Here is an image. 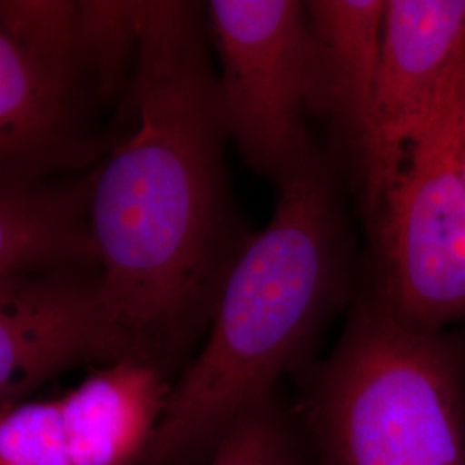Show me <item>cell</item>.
<instances>
[{"label": "cell", "instance_id": "cell-1", "mask_svg": "<svg viewBox=\"0 0 465 465\" xmlns=\"http://www.w3.org/2000/svg\"><path fill=\"white\" fill-rule=\"evenodd\" d=\"M209 45L205 4L140 2L134 128L97 164L90 190L100 297L123 359L169 380L211 326L252 236L228 182Z\"/></svg>", "mask_w": 465, "mask_h": 465}, {"label": "cell", "instance_id": "cell-2", "mask_svg": "<svg viewBox=\"0 0 465 465\" xmlns=\"http://www.w3.org/2000/svg\"><path fill=\"white\" fill-rule=\"evenodd\" d=\"M278 199L221 290L207 340L173 382L140 465H197L312 349L349 295L351 238L330 161L312 150L276 180Z\"/></svg>", "mask_w": 465, "mask_h": 465}, {"label": "cell", "instance_id": "cell-3", "mask_svg": "<svg viewBox=\"0 0 465 465\" xmlns=\"http://www.w3.org/2000/svg\"><path fill=\"white\" fill-rule=\"evenodd\" d=\"M307 414L330 465H465V350L367 293L311 382Z\"/></svg>", "mask_w": 465, "mask_h": 465}, {"label": "cell", "instance_id": "cell-4", "mask_svg": "<svg viewBox=\"0 0 465 465\" xmlns=\"http://www.w3.org/2000/svg\"><path fill=\"white\" fill-rule=\"evenodd\" d=\"M464 102L419 138L369 216L374 232L369 293L422 331H443L465 317V184L455 153Z\"/></svg>", "mask_w": 465, "mask_h": 465}, {"label": "cell", "instance_id": "cell-5", "mask_svg": "<svg viewBox=\"0 0 465 465\" xmlns=\"http://www.w3.org/2000/svg\"><path fill=\"white\" fill-rule=\"evenodd\" d=\"M205 21L230 140L253 171L276 182L316 149L305 128L314 57L307 7L297 0H213Z\"/></svg>", "mask_w": 465, "mask_h": 465}, {"label": "cell", "instance_id": "cell-6", "mask_svg": "<svg viewBox=\"0 0 465 465\" xmlns=\"http://www.w3.org/2000/svg\"><path fill=\"white\" fill-rule=\"evenodd\" d=\"M465 99V0H390L382 16L367 216L438 117Z\"/></svg>", "mask_w": 465, "mask_h": 465}, {"label": "cell", "instance_id": "cell-7", "mask_svg": "<svg viewBox=\"0 0 465 465\" xmlns=\"http://www.w3.org/2000/svg\"><path fill=\"white\" fill-rule=\"evenodd\" d=\"M123 361L97 269L0 278V411L73 367Z\"/></svg>", "mask_w": 465, "mask_h": 465}, {"label": "cell", "instance_id": "cell-8", "mask_svg": "<svg viewBox=\"0 0 465 465\" xmlns=\"http://www.w3.org/2000/svg\"><path fill=\"white\" fill-rule=\"evenodd\" d=\"M99 109L0 30V192L66 178L100 163Z\"/></svg>", "mask_w": 465, "mask_h": 465}, {"label": "cell", "instance_id": "cell-9", "mask_svg": "<svg viewBox=\"0 0 465 465\" xmlns=\"http://www.w3.org/2000/svg\"><path fill=\"white\" fill-rule=\"evenodd\" d=\"M384 0L305 2L312 35L309 111L324 117L364 188L374 152V102Z\"/></svg>", "mask_w": 465, "mask_h": 465}, {"label": "cell", "instance_id": "cell-10", "mask_svg": "<svg viewBox=\"0 0 465 465\" xmlns=\"http://www.w3.org/2000/svg\"><path fill=\"white\" fill-rule=\"evenodd\" d=\"M173 382L140 361H114L59 397L74 465H140Z\"/></svg>", "mask_w": 465, "mask_h": 465}, {"label": "cell", "instance_id": "cell-11", "mask_svg": "<svg viewBox=\"0 0 465 465\" xmlns=\"http://www.w3.org/2000/svg\"><path fill=\"white\" fill-rule=\"evenodd\" d=\"M94 171L0 192V278L97 269L88 205Z\"/></svg>", "mask_w": 465, "mask_h": 465}, {"label": "cell", "instance_id": "cell-12", "mask_svg": "<svg viewBox=\"0 0 465 465\" xmlns=\"http://www.w3.org/2000/svg\"><path fill=\"white\" fill-rule=\"evenodd\" d=\"M84 86L95 105L130 104L140 50V2L78 0Z\"/></svg>", "mask_w": 465, "mask_h": 465}, {"label": "cell", "instance_id": "cell-13", "mask_svg": "<svg viewBox=\"0 0 465 465\" xmlns=\"http://www.w3.org/2000/svg\"><path fill=\"white\" fill-rule=\"evenodd\" d=\"M0 30L36 64L92 100L80 57L78 0H0Z\"/></svg>", "mask_w": 465, "mask_h": 465}, {"label": "cell", "instance_id": "cell-14", "mask_svg": "<svg viewBox=\"0 0 465 465\" xmlns=\"http://www.w3.org/2000/svg\"><path fill=\"white\" fill-rule=\"evenodd\" d=\"M0 465H74L59 400H25L0 411Z\"/></svg>", "mask_w": 465, "mask_h": 465}, {"label": "cell", "instance_id": "cell-15", "mask_svg": "<svg viewBox=\"0 0 465 465\" xmlns=\"http://www.w3.org/2000/svg\"><path fill=\"white\" fill-rule=\"evenodd\" d=\"M209 465H297L295 436L276 397L242 417L226 432Z\"/></svg>", "mask_w": 465, "mask_h": 465}, {"label": "cell", "instance_id": "cell-16", "mask_svg": "<svg viewBox=\"0 0 465 465\" xmlns=\"http://www.w3.org/2000/svg\"><path fill=\"white\" fill-rule=\"evenodd\" d=\"M455 153H457V164L460 169L462 180L465 184V102L457 123V134H455Z\"/></svg>", "mask_w": 465, "mask_h": 465}]
</instances>
